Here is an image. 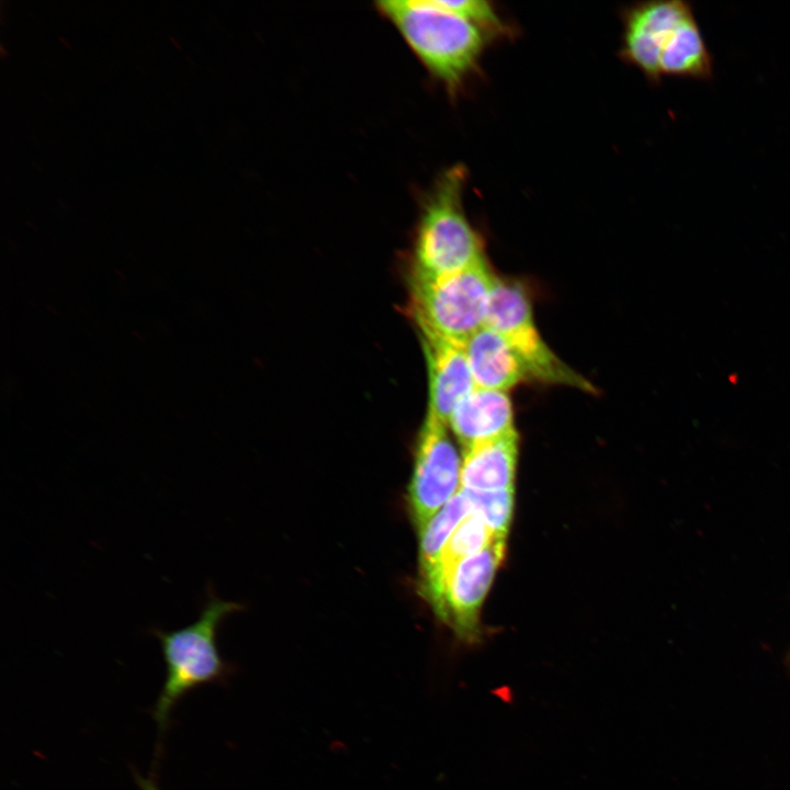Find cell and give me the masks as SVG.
I'll list each match as a JSON object with an SVG mask.
<instances>
[{
  "label": "cell",
  "mask_w": 790,
  "mask_h": 790,
  "mask_svg": "<svg viewBox=\"0 0 790 790\" xmlns=\"http://www.w3.org/2000/svg\"><path fill=\"white\" fill-rule=\"evenodd\" d=\"M448 426L464 450L516 431L508 392L474 387L456 404Z\"/></svg>",
  "instance_id": "obj_10"
},
{
  "label": "cell",
  "mask_w": 790,
  "mask_h": 790,
  "mask_svg": "<svg viewBox=\"0 0 790 790\" xmlns=\"http://www.w3.org/2000/svg\"><path fill=\"white\" fill-rule=\"evenodd\" d=\"M505 546V539L494 540L484 550L460 561L445 577L436 613L465 643L477 640L479 609L504 558Z\"/></svg>",
  "instance_id": "obj_7"
},
{
  "label": "cell",
  "mask_w": 790,
  "mask_h": 790,
  "mask_svg": "<svg viewBox=\"0 0 790 790\" xmlns=\"http://www.w3.org/2000/svg\"><path fill=\"white\" fill-rule=\"evenodd\" d=\"M466 177L463 166L447 169L425 201L415 238L413 279H436L486 260L482 237L463 204Z\"/></svg>",
  "instance_id": "obj_2"
},
{
  "label": "cell",
  "mask_w": 790,
  "mask_h": 790,
  "mask_svg": "<svg viewBox=\"0 0 790 790\" xmlns=\"http://www.w3.org/2000/svg\"><path fill=\"white\" fill-rule=\"evenodd\" d=\"M496 539H506L514 508V488L497 492L461 489Z\"/></svg>",
  "instance_id": "obj_15"
},
{
  "label": "cell",
  "mask_w": 790,
  "mask_h": 790,
  "mask_svg": "<svg viewBox=\"0 0 790 790\" xmlns=\"http://www.w3.org/2000/svg\"><path fill=\"white\" fill-rule=\"evenodd\" d=\"M462 462L449 436L448 425L427 413L421 427L408 488V506L420 532L458 493Z\"/></svg>",
  "instance_id": "obj_6"
},
{
  "label": "cell",
  "mask_w": 790,
  "mask_h": 790,
  "mask_svg": "<svg viewBox=\"0 0 790 790\" xmlns=\"http://www.w3.org/2000/svg\"><path fill=\"white\" fill-rule=\"evenodd\" d=\"M496 279L487 259L436 279H413L411 314L420 334L464 346L486 325Z\"/></svg>",
  "instance_id": "obj_4"
},
{
  "label": "cell",
  "mask_w": 790,
  "mask_h": 790,
  "mask_svg": "<svg viewBox=\"0 0 790 790\" xmlns=\"http://www.w3.org/2000/svg\"><path fill=\"white\" fill-rule=\"evenodd\" d=\"M692 11L680 0L640 2L623 11L620 54L650 81L658 82L659 59L673 33Z\"/></svg>",
  "instance_id": "obj_8"
},
{
  "label": "cell",
  "mask_w": 790,
  "mask_h": 790,
  "mask_svg": "<svg viewBox=\"0 0 790 790\" xmlns=\"http://www.w3.org/2000/svg\"><path fill=\"white\" fill-rule=\"evenodd\" d=\"M421 340L429 381L427 413L448 425L456 404L476 387L464 346L426 335Z\"/></svg>",
  "instance_id": "obj_9"
},
{
  "label": "cell",
  "mask_w": 790,
  "mask_h": 790,
  "mask_svg": "<svg viewBox=\"0 0 790 790\" xmlns=\"http://www.w3.org/2000/svg\"><path fill=\"white\" fill-rule=\"evenodd\" d=\"M486 325L505 338L528 380L596 393L595 386L560 359L544 341L535 325L530 297L521 283L497 276Z\"/></svg>",
  "instance_id": "obj_5"
},
{
  "label": "cell",
  "mask_w": 790,
  "mask_h": 790,
  "mask_svg": "<svg viewBox=\"0 0 790 790\" xmlns=\"http://www.w3.org/2000/svg\"><path fill=\"white\" fill-rule=\"evenodd\" d=\"M241 605L219 599L212 587L198 619L177 630L151 628L150 634L160 643L166 677L153 715L163 730L177 702L188 692L203 685L221 680L228 670L216 644L219 625Z\"/></svg>",
  "instance_id": "obj_3"
},
{
  "label": "cell",
  "mask_w": 790,
  "mask_h": 790,
  "mask_svg": "<svg viewBox=\"0 0 790 790\" xmlns=\"http://www.w3.org/2000/svg\"><path fill=\"white\" fill-rule=\"evenodd\" d=\"M713 60L693 12L673 33L659 59V76L709 80Z\"/></svg>",
  "instance_id": "obj_13"
},
{
  "label": "cell",
  "mask_w": 790,
  "mask_h": 790,
  "mask_svg": "<svg viewBox=\"0 0 790 790\" xmlns=\"http://www.w3.org/2000/svg\"><path fill=\"white\" fill-rule=\"evenodd\" d=\"M138 782L142 790H159L151 780L138 778Z\"/></svg>",
  "instance_id": "obj_16"
},
{
  "label": "cell",
  "mask_w": 790,
  "mask_h": 790,
  "mask_svg": "<svg viewBox=\"0 0 790 790\" xmlns=\"http://www.w3.org/2000/svg\"><path fill=\"white\" fill-rule=\"evenodd\" d=\"M471 511V503L460 489L419 532L421 577L435 568L449 538Z\"/></svg>",
  "instance_id": "obj_14"
},
{
  "label": "cell",
  "mask_w": 790,
  "mask_h": 790,
  "mask_svg": "<svg viewBox=\"0 0 790 790\" xmlns=\"http://www.w3.org/2000/svg\"><path fill=\"white\" fill-rule=\"evenodd\" d=\"M376 5L430 75L451 93L478 71L483 54L494 40L441 0H391Z\"/></svg>",
  "instance_id": "obj_1"
},
{
  "label": "cell",
  "mask_w": 790,
  "mask_h": 790,
  "mask_svg": "<svg viewBox=\"0 0 790 790\" xmlns=\"http://www.w3.org/2000/svg\"><path fill=\"white\" fill-rule=\"evenodd\" d=\"M464 351L476 387L508 392L528 381L508 342L487 325L467 339Z\"/></svg>",
  "instance_id": "obj_11"
},
{
  "label": "cell",
  "mask_w": 790,
  "mask_h": 790,
  "mask_svg": "<svg viewBox=\"0 0 790 790\" xmlns=\"http://www.w3.org/2000/svg\"><path fill=\"white\" fill-rule=\"evenodd\" d=\"M519 437L512 431L463 452L461 489L497 492L514 488Z\"/></svg>",
  "instance_id": "obj_12"
}]
</instances>
